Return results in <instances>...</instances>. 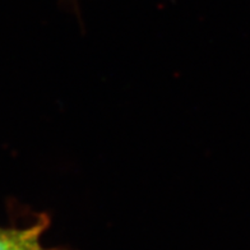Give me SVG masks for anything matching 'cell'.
<instances>
[{
	"instance_id": "cell-1",
	"label": "cell",
	"mask_w": 250,
	"mask_h": 250,
	"mask_svg": "<svg viewBox=\"0 0 250 250\" xmlns=\"http://www.w3.org/2000/svg\"><path fill=\"white\" fill-rule=\"evenodd\" d=\"M46 221L24 229L0 227V250H45L41 245V235Z\"/></svg>"
}]
</instances>
